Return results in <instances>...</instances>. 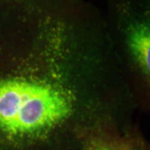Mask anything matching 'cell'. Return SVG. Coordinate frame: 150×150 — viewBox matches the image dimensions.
Here are the masks:
<instances>
[{
	"label": "cell",
	"instance_id": "6da1fadb",
	"mask_svg": "<svg viewBox=\"0 0 150 150\" xmlns=\"http://www.w3.org/2000/svg\"><path fill=\"white\" fill-rule=\"evenodd\" d=\"M136 98L103 11L88 0H0V150H80Z\"/></svg>",
	"mask_w": 150,
	"mask_h": 150
},
{
	"label": "cell",
	"instance_id": "7a4b0ae2",
	"mask_svg": "<svg viewBox=\"0 0 150 150\" xmlns=\"http://www.w3.org/2000/svg\"><path fill=\"white\" fill-rule=\"evenodd\" d=\"M104 20L139 110L150 105V0H107Z\"/></svg>",
	"mask_w": 150,
	"mask_h": 150
},
{
	"label": "cell",
	"instance_id": "3957f363",
	"mask_svg": "<svg viewBox=\"0 0 150 150\" xmlns=\"http://www.w3.org/2000/svg\"><path fill=\"white\" fill-rule=\"evenodd\" d=\"M127 129L112 121L100 123L87 134L80 150H119L123 133Z\"/></svg>",
	"mask_w": 150,
	"mask_h": 150
},
{
	"label": "cell",
	"instance_id": "277c9868",
	"mask_svg": "<svg viewBox=\"0 0 150 150\" xmlns=\"http://www.w3.org/2000/svg\"><path fill=\"white\" fill-rule=\"evenodd\" d=\"M119 150H150L149 143L139 125L134 124L123 133Z\"/></svg>",
	"mask_w": 150,
	"mask_h": 150
}]
</instances>
